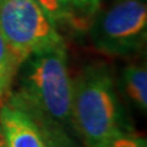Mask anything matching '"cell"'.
I'll return each instance as SVG.
<instances>
[{
	"instance_id": "cell-1",
	"label": "cell",
	"mask_w": 147,
	"mask_h": 147,
	"mask_svg": "<svg viewBox=\"0 0 147 147\" xmlns=\"http://www.w3.org/2000/svg\"><path fill=\"white\" fill-rule=\"evenodd\" d=\"M20 92L11 102L25 108L38 123L59 130L72 129V80L65 43L39 50L20 65ZM76 132V131H75Z\"/></svg>"
},
{
	"instance_id": "cell-2",
	"label": "cell",
	"mask_w": 147,
	"mask_h": 147,
	"mask_svg": "<svg viewBox=\"0 0 147 147\" xmlns=\"http://www.w3.org/2000/svg\"><path fill=\"white\" fill-rule=\"evenodd\" d=\"M72 124L86 147H105L127 134L110 70L86 66L72 81Z\"/></svg>"
},
{
	"instance_id": "cell-3",
	"label": "cell",
	"mask_w": 147,
	"mask_h": 147,
	"mask_svg": "<svg viewBox=\"0 0 147 147\" xmlns=\"http://www.w3.org/2000/svg\"><path fill=\"white\" fill-rule=\"evenodd\" d=\"M0 33L17 67L32 54L64 43L57 27L32 0H0Z\"/></svg>"
},
{
	"instance_id": "cell-4",
	"label": "cell",
	"mask_w": 147,
	"mask_h": 147,
	"mask_svg": "<svg viewBox=\"0 0 147 147\" xmlns=\"http://www.w3.org/2000/svg\"><path fill=\"white\" fill-rule=\"evenodd\" d=\"M87 31L92 44L100 53L110 57H130L146 42V1L119 0L108 10L98 12Z\"/></svg>"
},
{
	"instance_id": "cell-5",
	"label": "cell",
	"mask_w": 147,
	"mask_h": 147,
	"mask_svg": "<svg viewBox=\"0 0 147 147\" xmlns=\"http://www.w3.org/2000/svg\"><path fill=\"white\" fill-rule=\"evenodd\" d=\"M0 129L6 147H49L44 127L11 100L0 107Z\"/></svg>"
},
{
	"instance_id": "cell-6",
	"label": "cell",
	"mask_w": 147,
	"mask_h": 147,
	"mask_svg": "<svg viewBox=\"0 0 147 147\" xmlns=\"http://www.w3.org/2000/svg\"><path fill=\"white\" fill-rule=\"evenodd\" d=\"M50 22L59 28H71L74 31H86L75 10L72 0H32Z\"/></svg>"
},
{
	"instance_id": "cell-7",
	"label": "cell",
	"mask_w": 147,
	"mask_h": 147,
	"mask_svg": "<svg viewBox=\"0 0 147 147\" xmlns=\"http://www.w3.org/2000/svg\"><path fill=\"white\" fill-rule=\"evenodd\" d=\"M123 84L129 98L145 112L147 108V69L145 64H134L124 69Z\"/></svg>"
},
{
	"instance_id": "cell-8",
	"label": "cell",
	"mask_w": 147,
	"mask_h": 147,
	"mask_svg": "<svg viewBox=\"0 0 147 147\" xmlns=\"http://www.w3.org/2000/svg\"><path fill=\"white\" fill-rule=\"evenodd\" d=\"M17 70L18 67L7 48L3 34L0 33V86L9 97L11 96V86Z\"/></svg>"
},
{
	"instance_id": "cell-9",
	"label": "cell",
	"mask_w": 147,
	"mask_h": 147,
	"mask_svg": "<svg viewBox=\"0 0 147 147\" xmlns=\"http://www.w3.org/2000/svg\"><path fill=\"white\" fill-rule=\"evenodd\" d=\"M72 1L75 5L77 16H79L80 21L87 31L96 15L99 12L102 0H72Z\"/></svg>"
},
{
	"instance_id": "cell-10",
	"label": "cell",
	"mask_w": 147,
	"mask_h": 147,
	"mask_svg": "<svg viewBox=\"0 0 147 147\" xmlns=\"http://www.w3.org/2000/svg\"><path fill=\"white\" fill-rule=\"evenodd\" d=\"M105 147H147V146H146V140L144 137L127 132V134H124L123 136L112 141Z\"/></svg>"
},
{
	"instance_id": "cell-11",
	"label": "cell",
	"mask_w": 147,
	"mask_h": 147,
	"mask_svg": "<svg viewBox=\"0 0 147 147\" xmlns=\"http://www.w3.org/2000/svg\"><path fill=\"white\" fill-rule=\"evenodd\" d=\"M9 96L5 93V91H4L3 88H1V86H0V107H1L3 104H5L7 100H9Z\"/></svg>"
},
{
	"instance_id": "cell-12",
	"label": "cell",
	"mask_w": 147,
	"mask_h": 147,
	"mask_svg": "<svg viewBox=\"0 0 147 147\" xmlns=\"http://www.w3.org/2000/svg\"><path fill=\"white\" fill-rule=\"evenodd\" d=\"M0 147H6V142H5V137L3 135V131L0 129Z\"/></svg>"
}]
</instances>
